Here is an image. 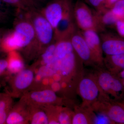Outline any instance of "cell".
<instances>
[{
    "label": "cell",
    "instance_id": "15",
    "mask_svg": "<svg viewBox=\"0 0 124 124\" xmlns=\"http://www.w3.org/2000/svg\"><path fill=\"white\" fill-rule=\"evenodd\" d=\"M106 110L102 112L113 124H124V107L121 103L109 99L106 103Z\"/></svg>",
    "mask_w": 124,
    "mask_h": 124
},
{
    "label": "cell",
    "instance_id": "19",
    "mask_svg": "<svg viewBox=\"0 0 124 124\" xmlns=\"http://www.w3.org/2000/svg\"><path fill=\"white\" fill-rule=\"evenodd\" d=\"M104 62L110 69V71L115 75L124 69V54L106 55Z\"/></svg>",
    "mask_w": 124,
    "mask_h": 124
},
{
    "label": "cell",
    "instance_id": "20",
    "mask_svg": "<svg viewBox=\"0 0 124 124\" xmlns=\"http://www.w3.org/2000/svg\"><path fill=\"white\" fill-rule=\"evenodd\" d=\"M0 47L3 51L8 53L20 49L19 41L13 31L2 37Z\"/></svg>",
    "mask_w": 124,
    "mask_h": 124
},
{
    "label": "cell",
    "instance_id": "35",
    "mask_svg": "<svg viewBox=\"0 0 124 124\" xmlns=\"http://www.w3.org/2000/svg\"><path fill=\"white\" fill-rule=\"evenodd\" d=\"M120 102L122 104V105H123L124 107V101H122V102Z\"/></svg>",
    "mask_w": 124,
    "mask_h": 124
},
{
    "label": "cell",
    "instance_id": "28",
    "mask_svg": "<svg viewBox=\"0 0 124 124\" xmlns=\"http://www.w3.org/2000/svg\"><path fill=\"white\" fill-rule=\"evenodd\" d=\"M94 124H113L107 116L103 113L96 116L93 120Z\"/></svg>",
    "mask_w": 124,
    "mask_h": 124
},
{
    "label": "cell",
    "instance_id": "5",
    "mask_svg": "<svg viewBox=\"0 0 124 124\" xmlns=\"http://www.w3.org/2000/svg\"><path fill=\"white\" fill-rule=\"evenodd\" d=\"M59 99L55 91L46 89L24 93L21 100L31 106L43 107L54 106Z\"/></svg>",
    "mask_w": 124,
    "mask_h": 124
},
{
    "label": "cell",
    "instance_id": "34",
    "mask_svg": "<svg viewBox=\"0 0 124 124\" xmlns=\"http://www.w3.org/2000/svg\"><path fill=\"white\" fill-rule=\"evenodd\" d=\"M2 38L0 36V47L1 46V40H2Z\"/></svg>",
    "mask_w": 124,
    "mask_h": 124
},
{
    "label": "cell",
    "instance_id": "18",
    "mask_svg": "<svg viewBox=\"0 0 124 124\" xmlns=\"http://www.w3.org/2000/svg\"><path fill=\"white\" fill-rule=\"evenodd\" d=\"M13 106V97L8 93H0V124H6L7 116Z\"/></svg>",
    "mask_w": 124,
    "mask_h": 124
},
{
    "label": "cell",
    "instance_id": "3",
    "mask_svg": "<svg viewBox=\"0 0 124 124\" xmlns=\"http://www.w3.org/2000/svg\"><path fill=\"white\" fill-rule=\"evenodd\" d=\"M13 31L19 41L20 49L29 52L34 46L36 40L35 30L29 15L24 18H16Z\"/></svg>",
    "mask_w": 124,
    "mask_h": 124
},
{
    "label": "cell",
    "instance_id": "37",
    "mask_svg": "<svg viewBox=\"0 0 124 124\" xmlns=\"http://www.w3.org/2000/svg\"></svg>",
    "mask_w": 124,
    "mask_h": 124
},
{
    "label": "cell",
    "instance_id": "29",
    "mask_svg": "<svg viewBox=\"0 0 124 124\" xmlns=\"http://www.w3.org/2000/svg\"><path fill=\"white\" fill-rule=\"evenodd\" d=\"M115 27L121 36L124 37V19H119L116 23Z\"/></svg>",
    "mask_w": 124,
    "mask_h": 124
},
{
    "label": "cell",
    "instance_id": "33",
    "mask_svg": "<svg viewBox=\"0 0 124 124\" xmlns=\"http://www.w3.org/2000/svg\"><path fill=\"white\" fill-rule=\"evenodd\" d=\"M121 82H122V84L123 85V86H124V79H123V80H122V81H121Z\"/></svg>",
    "mask_w": 124,
    "mask_h": 124
},
{
    "label": "cell",
    "instance_id": "24",
    "mask_svg": "<svg viewBox=\"0 0 124 124\" xmlns=\"http://www.w3.org/2000/svg\"><path fill=\"white\" fill-rule=\"evenodd\" d=\"M95 11L101 12L108 8L107 0H85Z\"/></svg>",
    "mask_w": 124,
    "mask_h": 124
},
{
    "label": "cell",
    "instance_id": "16",
    "mask_svg": "<svg viewBox=\"0 0 124 124\" xmlns=\"http://www.w3.org/2000/svg\"><path fill=\"white\" fill-rule=\"evenodd\" d=\"M7 60L8 62L7 70L10 73L16 74L24 69V62L17 50L9 52Z\"/></svg>",
    "mask_w": 124,
    "mask_h": 124
},
{
    "label": "cell",
    "instance_id": "6",
    "mask_svg": "<svg viewBox=\"0 0 124 124\" xmlns=\"http://www.w3.org/2000/svg\"><path fill=\"white\" fill-rule=\"evenodd\" d=\"M82 63L75 50L60 58H55L52 65L53 77L60 79L71 75L78 65Z\"/></svg>",
    "mask_w": 124,
    "mask_h": 124
},
{
    "label": "cell",
    "instance_id": "14",
    "mask_svg": "<svg viewBox=\"0 0 124 124\" xmlns=\"http://www.w3.org/2000/svg\"><path fill=\"white\" fill-rule=\"evenodd\" d=\"M30 108L28 105L20 100L18 103L13 108L9 113L5 124H29Z\"/></svg>",
    "mask_w": 124,
    "mask_h": 124
},
{
    "label": "cell",
    "instance_id": "11",
    "mask_svg": "<svg viewBox=\"0 0 124 124\" xmlns=\"http://www.w3.org/2000/svg\"><path fill=\"white\" fill-rule=\"evenodd\" d=\"M80 31L91 51L95 64L103 66L104 58L99 33L92 30Z\"/></svg>",
    "mask_w": 124,
    "mask_h": 124
},
{
    "label": "cell",
    "instance_id": "2",
    "mask_svg": "<svg viewBox=\"0 0 124 124\" xmlns=\"http://www.w3.org/2000/svg\"><path fill=\"white\" fill-rule=\"evenodd\" d=\"M73 12L78 29L81 31L93 30L99 33L102 32L96 11L92 9L85 2L77 0L73 5Z\"/></svg>",
    "mask_w": 124,
    "mask_h": 124
},
{
    "label": "cell",
    "instance_id": "4",
    "mask_svg": "<svg viewBox=\"0 0 124 124\" xmlns=\"http://www.w3.org/2000/svg\"><path fill=\"white\" fill-rule=\"evenodd\" d=\"M97 82L100 89L113 97V101L121 102L124 100V88L122 82L110 71L102 72L99 75Z\"/></svg>",
    "mask_w": 124,
    "mask_h": 124
},
{
    "label": "cell",
    "instance_id": "25",
    "mask_svg": "<svg viewBox=\"0 0 124 124\" xmlns=\"http://www.w3.org/2000/svg\"><path fill=\"white\" fill-rule=\"evenodd\" d=\"M72 116L68 110L62 109L58 111L57 119L59 124H71Z\"/></svg>",
    "mask_w": 124,
    "mask_h": 124
},
{
    "label": "cell",
    "instance_id": "10",
    "mask_svg": "<svg viewBox=\"0 0 124 124\" xmlns=\"http://www.w3.org/2000/svg\"><path fill=\"white\" fill-rule=\"evenodd\" d=\"M74 50L82 63L87 65L95 64L88 46L81 31L77 29L70 37Z\"/></svg>",
    "mask_w": 124,
    "mask_h": 124
},
{
    "label": "cell",
    "instance_id": "7",
    "mask_svg": "<svg viewBox=\"0 0 124 124\" xmlns=\"http://www.w3.org/2000/svg\"><path fill=\"white\" fill-rule=\"evenodd\" d=\"M73 2L71 3L65 10L62 17L54 29V40H58L70 38L78 28L73 15Z\"/></svg>",
    "mask_w": 124,
    "mask_h": 124
},
{
    "label": "cell",
    "instance_id": "31",
    "mask_svg": "<svg viewBox=\"0 0 124 124\" xmlns=\"http://www.w3.org/2000/svg\"><path fill=\"white\" fill-rule=\"evenodd\" d=\"M1 2V0H0V22H2L4 21L6 18V15L4 11H2L0 9Z\"/></svg>",
    "mask_w": 124,
    "mask_h": 124
},
{
    "label": "cell",
    "instance_id": "21",
    "mask_svg": "<svg viewBox=\"0 0 124 124\" xmlns=\"http://www.w3.org/2000/svg\"><path fill=\"white\" fill-rule=\"evenodd\" d=\"M29 106L30 112L29 124H49L48 116L44 108L40 107Z\"/></svg>",
    "mask_w": 124,
    "mask_h": 124
},
{
    "label": "cell",
    "instance_id": "23",
    "mask_svg": "<svg viewBox=\"0 0 124 124\" xmlns=\"http://www.w3.org/2000/svg\"><path fill=\"white\" fill-rule=\"evenodd\" d=\"M1 1L13 6L16 9L26 11L38 8V2L35 0H1Z\"/></svg>",
    "mask_w": 124,
    "mask_h": 124
},
{
    "label": "cell",
    "instance_id": "36",
    "mask_svg": "<svg viewBox=\"0 0 124 124\" xmlns=\"http://www.w3.org/2000/svg\"><path fill=\"white\" fill-rule=\"evenodd\" d=\"M36 1H42L45 0H35Z\"/></svg>",
    "mask_w": 124,
    "mask_h": 124
},
{
    "label": "cell",
    "instance_id": "30",
    "mask_svg": "<svg viewBox=\"0 0 124 124\" xmlns=\"http://www.w3.org/2000/svg\"><path fill=\"white\" fill-rule=\"evenodd\" d=\"M8 67V62L7 59H0V75L4 73Z\"/></svg>",
    "mask_w": 124,
    "mask_h": 124
},
{
    "label": "cell",
    "instance_id": "1",
    "mask_svg": "<svg viewBox=\"0 0 124 124\" xmlns=\"http://www.w3.org/2000/svg\"><path fill=\"white\" fill-rule=\"evenodd\" d=\"M29 15L36 35L32 51L35 55H39L46 46L55 40L54 29L38 8L29 10Z\"/></svg>",
    "mask_w": 124,
    "mask_h": 124
},
{
    "label": "cell",
    "instance_id": "32",
    "mask_svg": "<svg viewBox=\"0 0 124 124\" xmlns=\"http://www.w3.org/2000/svg\"><path fill=\"white\" fill-rule=\"evenodd\" d=\"M120 80L122 81L124 79V69L121 70L115 75Z\"/></svg>",
    "mask_w": 124,
    "mask_h": 124
},
{
    "label": "cell",
    "instance_id": "9",
    "mask_svg": "<svg viewBox=\"0 0 124 124\" xmlns=\"http://www.w3.org/2000/svg\"><path fill=\"white\" fill-rule=\"evenodd\" d=\"M99 34L103 54L106 55L124 54V37L106 31Z\"/></svg>",
    "mask_w": 124,
    "mask_h": 124
},
{
    "label": "cell",
    "instance_id": "8",
    "mask_svg": "<svg viewBox=\"0 0 124 124\" xmlns=\"http://www.w3.org/2000/svg\"><path fill=\"white\" fill-rule=\"evenodd\" d=\"M72 2L73 0H53L40 10L54 30L65 10Z\"/></svg>",
    "mask_w": 124,
    "mask_h": 124
},
{
    "label": "cell",
    "instance_id": "26",
    "mask_svg": "<svg viewBox=\"0 0 124 124\" xmlns=\"http://www.w3.org/2000/svg\"><path fill=\"white\" fill-rule=\"evenodd\" d=\"M119 19H124V0H118L110 8Z\"/></svg>",
    "mask_w": 124,
    "mask_h": 124
},
{
    "label": "cell",
    "instance_id": "27",
    "mask_svg": "<svg viewBox=\"0 0 124 124\" xmlns=\"http://www.w3.org/2000/svg\"><path fill=\"white\" fill-rule=\"evenodd\" d=\"M89 123V120L85 114L80 112L75 113L72 119V124H86Z\"/></svg>",
    "mask_w": 124,
    "mask_h": 124
},
{
    "label": "cell",
    "instance_id": "22",
    "mask_svg": "<svg viewBox=\"0 0 124 124\" xmlns=\"http://www.w3.org/2000/svg\"><path fill=\"white\" fill-rule=\"evenodd\" d=\"M55 44L56 41L54 40L46 46L40 54L38 63H39L41 66H52L54 60Z\"/></svg>",
    "mask_w": 124,
    "mask_h": 124
},
{
    "label": "cell",
    "instance_id": "13",
    "mask_svg": "<svg viewBox=\"0 0 124 124\" xmlns=\"http://www.w3.org/2000/svg\"><path fill=\"white\" fill-rule=\"evenodd\" d=\"M100 90L97 82L90 77L82 79L78 86L79 93L85 104H89L96 101Z\"/></svg>",
    "mask_w": 124,
    "mask_h": 124
},
{
    "label": "cell",
    "instance_id": "12",
    "mask_svg": "<svg viewBox=\"0 0 124 124\" xmlns=\"http://www.w3.org/2000/svg\"><path fill=\"white\" fill-rule=\"evenodd\" d=\"M35 73L31 69H24L16 74L11 81L12 97H17L31 86L35 79Z\"/></svg>",
    "mask_w": 124,
    "mask_h": 124
},
{
    "label": "cell",
    "instance_id": "17",
    "mask_svg": "<svg viewBox=\"0 0 124 124\" xmlns=\"http://www.w3.org/2000/svg\"><path fill=\"white\" fill-rule=\"evenodd\" d=\"M96 12L102 32L106 31L108 28L115 26L117 20L119 19L110 9H107L99 13L97 11Z\"/></svg>",
    "mask_w": 124,
    "mask_h": 124
}]
</instances>
